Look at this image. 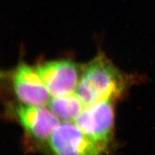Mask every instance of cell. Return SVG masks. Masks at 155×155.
<instances>
[{
	"mask_svg": "<svg viewBox=\"0 0 155 155\" xmlns=\"http://www.w3.org/2000/svg\"><path fill=\"white\" fill-rule=\"evenodd\" d=\"M124 76L103 53H99L81 73L75 94L84 107L108 100L122 93Z\"/></svg>",
	"mask_w": 155,
	"mask_h": 155,
	"instance_id": "cell-1",
	"label": "cell"
},
{
	"mask_svg": "<svg viewBox=\"0 0 155 155\" xmlns=\"http://www.w3.org/2000/svg\"><path fill=\"white\" fill-rule=\"evenodd\" d=\"M52 155H102L106 147L72 122H61L48 140Z\"/></svg>",
	"mask_w": 155,
	"mask_h": 155,
	"instance_id": "cell-2",
	"label": "cell"
},
{
	"mask_svg": "<svg viewBox=\"0 0 155 155\" xmlns=\"http://www.w3.org/2000/svg\"><path fill=\"white\" fill-rule=\"evenodd\" d=\"M113 100H108L87 107L74 122L85 134L107 147L114 126Z\"/></svg>",
	"mask_w": 155,
	"mask_h": 155,
	"instance_id": "cell-3",
	"label": "cell"
},
{
	"mask_svg": "<svg viewBox=\"0 0 155 155\" xmlns=\"http://www.w3.org/2000/svg\"><path fill=\"white\" fill-rule=\"evenodd\" d=\"M36 68L52 97L75 93L81 75L75 62L54 60L41 63Z\"/></svg>",
	"mask_w": 155,
	"mask_h": 155,
	"instance_id": "cell-4",
	"label": "cell"
},
{
	"mask_svg": "<svg viewBox=\"0 0 155 155\" xmlns=\"http://www.w3.org/2000/svg\"><path fill=\"white\" fill-rule=\"evenodd\" d=\"M12 85L16 97L23 104L46 106L52 98L36 68L24 63L14 71Z\"/></svg>",
	"mask_w": 155,
	"mask_h": 155,
	"instance_id": "cell-5",
	"label": "cell"
},
{
	"mask_svg": "<svg viewBox=\"0 0 155 155\" xmlns=\"http://www.w3.org/2000/svg\"><path fill=\"white\" fill-rule=\"evenodd\" d=\"M14 110L16 119L27 133L40 142L48 141L53 130L60 124L45 106L21 104Z\"/></svg>",
	"mask_w": 155,
	"mask_h": 155,
	"instance_id": "cell-6",
	"label": "cell"
},
{
	"mask_svg": "<svg viewBox=\"0 0 155 155\" xmlns=\"http://www.w3.org/2000/svg\"><path fill=\"white\" fill-rule=\"evenodd\" d=\"M47 105L60 122H72L74 121L85 108L75 93L52 97Z\"/></svg>",
	"mask_w": 155,
	"mask_h": 155,
	"instance_id": "cell-7",
	"label": "cell"
}]
</instances>
